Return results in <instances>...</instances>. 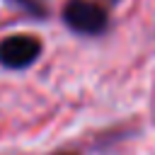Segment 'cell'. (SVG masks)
I'll return each instance as SVG.
<instances>
[{
  "label": "cell",
  "instance_id": "cell-1",
  "mask_svg": "<svg viewBox=\"0 0 155 155\" xmlns=\"http://www.w3.org/2000/svg\"><path fill=\"white\" fill-rule=\"evenodd\" d=\"M63 22L70 31L80 36H102L111 24L107 7L97 0H65Z\"/></svg>",
  "mask_w": 155,
  "mask_h": 155
},
{
  "label": "cell",
  "instance_id": "cell-2",
  "mask_svg": "<svg viewBox=\"0 0 155 155\" xmlns=\"http://www.w3.org/2000/svg\"><path fill=\"white\" fill-rule=\"evenodd\" d=\"M41 56V41L31 34H15L0 41V63L12 70L29 68Z\"/></svg>",
  "mask_w": 155,
  "mask_h": 155
},
{
  "label": "cell",
  "instance_id": "cell-3",
  "mask_svg": "<svg viewBox=\"0 0 155 155\" xmlns=\"http://www.w3.org/2000/svg\"><path fill=\"white\" fill-rule=\"evenodd\" d=\"M15 5H19L27 15H31V17H39V19H44L46 15H48V10H46V5L41 2V0H12Z\"/></svg>",
  "mask_w": 155,
  "mask_h": 155
},
{
  "label": "cell",
  "instance_id": "cell-4",
  "mask_svg": "<svg viewBox=\"0 0 155 155\" xmlns=\"http://www.w3.org/2000/svg\"><path fill=\"white\" fill-rule=\"evenodd\" d=\"M104 5H119V2H124V0H102Z\"/></svg>",
  "mask_w": 155,
  "mask_h": 155
},
{
  "label": "cell",
  "instance_id": "cell-5",
  "mask_svg": "<svg viewBox=\"0 0 155 155\" xmlns=\"http://www.w3.org/2000/svg\"><path fill=\"white\" fill-rule=\"evenodd\" d=\"M61 155H73V153H61Z\"/></svg>",
  "mask_w": 155,
  "mask_h": 155
}]
</instances>
